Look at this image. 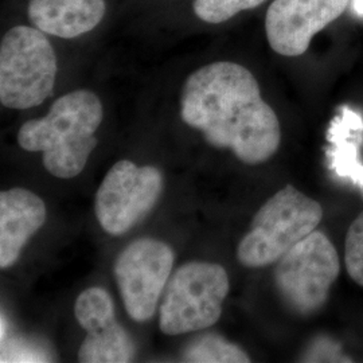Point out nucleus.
I'll use <instances>...</instances> for the list:
<instances>
[{"label": "nucleus", "instance_id": "1", "mask_svg": "<svg viewBox=\"0 0 363 363\" xmlns=\"http://www.w3.org/2000/svg\"><path fill=\"white\" fill-rule=\"evenodd\" d=\"M181 117L208 144L232 150L247 164L269 160L281 142L279 118L261 97L257 79L235 62H213L193 72L182 88Z\"/></svg>", "mask_w": 363, "mask_h": 363}, {"label": "nucleus", "instance_id": "2", "mask_svg": "<svg viewBox=\"0 0 363 363\" xmlns=\"http://www.w3.org/2000/svg\"><path fill=\"white\" fill-rule=\"evenodd\" d=\"M103 117V104L93 91H70L54 101L46 116L26 121L18 143L28 152H43L45 169L52 175L70 179L82 172L97 147L94 132Z\"/></svg>", "mask_w": 363, "mask_h": 363}, {"label": "nucleus", "instance_id": "3", "mask_svg": "<svg viewBox=\"0 0 363 363\" xmlns=\"http://www.w3.org/2000/svg\"><path fill=\"white\" fill-rule=\"evenodd\" d=\"M322 218L323 208L319 202L286 184L253 217L250 230L237 247L238 261L247 268L277 262L291 247L316 230Z\"/></svg>", "mask_w": 363, "mask_h": 363}, {"label": "nucleus", "instance_id": "4", "mask_svg": "<svg viewBox=\"0 0 363 363\" xmlns=\"http://www.w3.org/2000/svg\"><path fill=\"white\" fill-rule=\"evenodd\" d=\"M57 55L48 34L37 27H13L0 42V103L10 109H30L52 96Z\"/></svg>", "mask_w": 363, "mask_h": 363}, {"label": "nucleus", "instance_id": "5", "mask_svg": "<svg viewBox=\"0 0 363 363\" xmlns=\"http://www.w3.org/2000/svg\"><path fill=\"white\" fill-rule=\"evenodd\" d=\"M225 268L193 261L182 265L169 279L160 304L159 327L166 335H182L216 325L229 294Z\"/></svg>", "mask_w": 363, "mask_h": 363}, {"label": "nucleus", "instance_id": "6", "mask_svg": "<svg viewBox=\"0 0 363 363\" xmlns=\"http://www.w3.org/2000/svg\"><path fill=\"white\" fill-rule=\"evenodd\" d=\"M339 273L337 247L316 229L276 262L273 279L286 307L310 316L325 307Z\"/></svg>", "mask_w": 363, "mask_h": 363}, {"label": "nucleus", "instance_id": "7", "mask_svg": "<svg viewBox=\"0 0 363 363\" xmlns=\"http://www.w3.org/2000/svg\"><path fill=\"white\" fill-rule=\"evenodd\" d=\"M163 178L151 166L139 167L120 160L105 175L97 190L94 213L106 233L121 235L144 218L162 193Z\"/></svg>", "mask_w": 363, "mask_h": 363}, {"label": "nucleus", "instance_id": "8", "mask_svg": "<svg viewBox=\"0 0 363 363\" xmlns=\"http://www.w3.org/2000/svg\"><path fill=\"white\" fill-rule=\"evenodd\" d=\"M172 265V249L154 238H140L118 255L113 272L125 310L133 320L145 322L152 318Z\"/></svg>", "mask_w": 363, "mask_h": 363}, {"label": "nucleus", "instance_id": "9", "mask_svg": "<svg viewBox=\"0 0 363 363\" xmlns=\"http://www.w3.org/2000/svg\"><path fill=\"white\" fill-rule=\"evenodd\" d=\"M350 0H274L265 15V34L273 52L298 57L318 33L346 11Z\"/></svg>", "mask_w": 363, "mask_h": 363}, {"label": "nucleus", "instance_id": "10", "mask_svg": "<svg viewBox=\"0 0 363 363\" xmlns=\"http://www.w3.org/2000/svg\"><path fill=\"white\" fill-rule=\"evenodd\" d=\"M74 315L88 333L78 350L79 362L125 363L133 359L135 343L117 322L113 300L105 289L93 286L81 292Z\"/></svg>", "mask_w": 363, "mask_h": 363}, {"label": "nucleus", "instance_id": "11", "mask_svg": "<svg viewBox=\"0 0 363 363\" xmlns=\"http://www.w3.org/2000/svg\"><path fill=\"white\" fill-rule=\"evenodd\" d=\"M46 206L38 195L15 187L0 193V268L13 265L30 238L46 220Z\"/></svg>", "mask_w": 363, "mask_h": 363}, {"label": "nucleus", "instance_id": "12", "mask_svg": "<svg viewBox=\"0 0 363 363\" xmlns=\"http://www.w3.org/2000/svg\"><path fill=\"white\" fill-rule=\"evenodd\" d=\"M105 0H30L27 15L33 26L48 35L73 39L101 23Z\"/></svg>", "mask_w": 363, "mask_h": 363}, {"label": "nucleus", "instance_id": "13", "mask_svg": "<svg viewBox=\"0 0 363 363\" xmlns=\"http://www.w3.org/2000/svg\"><path fill=\"white\" fill-rule=\"evenodd\" d=\"M184 362L247 363L245 351L217 335H205L194 340L183 354Z\"/></svg>", "mask_w": 363, "mask_h": 363}, {"label": "nucleus", "instance_id": "14", "mask_svg": "<svg viewBox=\"0 0 363 363\" xmlns=\"http://www.w3.org/2000/svg\"><path fill=\"white\" fill-rule=\"evenodd\" d=\"M265 0H193L194 13L201 21L218 25L237 13L259 7Z\"/></svg>", "mask_w": 363, "mask_h": 363}, {"label": "nucleus", "instance_id": "15", "mask_svg": "<svg viewBox=\"0 0 363 363\" xmlns=\"http://www.w3.org/2000/svg\"><path fill=\"white\" fill-rule=\"evenodd\" d=\"M345 265L352 281L363 286V211L352 220L346 234Z\"/></svg>", "mask_w": 363, "mask_h": 363}, {"label": "nucleus", "instance_id": "16", "mask_svg": "<svg viewBox=\"0 0 363 363\" xmlns=\"http://www.w3.org/2000/svg\"><path fill=\"white\" fill-rule=\"evenodd\" d=\"M352 10L359 16H363V0H352Z\"/></svg>", "mask_w": 363, "mask_h": 363}]
</instances>
